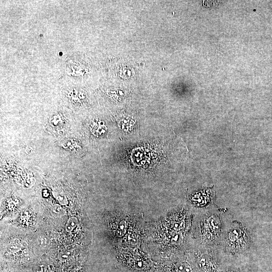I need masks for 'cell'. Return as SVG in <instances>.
<instances>
[{
  "label": "cell",
  "mask_w": 272,
  "mask_h": 272,
  "mask_svg": "<svg viewBox=\"0 0 272 272\" xmlns=\"http://www.w3.org/2000/svg\"><path fill=\"white\" fill-rule=\"evenodd\" d=\"M199 226V238L208 247L216 244L221 234V222L217 214H208L203 217Z\"/></svg>",
  "instance_id": "cell-1"
},
{
  "label": "cell",
  "mask_w": 272,
  "mask_h": 272,
  "mask_svg": "<svg viewBox=\"0 0 272 272\" xmlns=\"http://www.w3.org/2000/svg\"><path fill=\"white\" fill-rule=\"evenodd\" d=\"M20 248V245L18 244H12L9 245L7 248V250L9 252H12L15 250H19Z\"/></svg>",
  "instance_id": "cell-9"
},
{
  "label": "cell",
  "mask_w": 272,
  "mask_h": 272,
  "mask_svg": "<svg viewBox=\"0 0 272 272\" xmlns=\"http://www.w3.org/2000/svg\"><path fill=\"white\" fill-rule=\"evenodd\" d=\"M225 239L227 249L232 252L244 250L250 244V237L247 231L240 225L232 226Z\"/></svg>",
  "instance_id": "cell-2"
},
{
  "label": "cell",
  "mask_w": 272,
  "mask_h": 272,
  "mask_svg": "<svg viewBox=\"0 0 272 272\" xmlns=\"http://www.w3.org/2000/svg\"><path fill=\"white\" fill-rule=\"evenodd\" d=\"M79 223L78 220L76 217H72L70 218L65 225L66 231L68 232H71L77 227Z\"/></svg>",
  "instance_id": "cell-5"
},
{
  "label": "cell",
  "mask_w": 272,
  "mask_h": 272,
  "mask_svg": "<svg viewBox=\"0 0 272 272\" xmlns=\"http://www.w3.org/2000/svg\"><path fill=\"white\" fill-rule=\"evenodd\" d=\"M51 213L55 217H60L64 214V210L58 205H55L51 208Z\"/></svg>",
  "instance_id": "cell-6"
},
{
  "label": "cell",
  "mask_w": 272,
  "mask_h": 272,
  "mask_svg": "<svg viewBox=\"0 0 272 272\" xmlns=\"http://www.w3.org/2000/svg\"><path fill=\"white\" fill-rule=\"evenodd\" d=\"M53 194L60 203L61 205H65L66 203V199L62 193H55V194L53 193Z\"/></svg>",
  "instance_id": "cell-8"
},
{
  "label": "cell",
  "mask_w": 272,
  "mask_h": 272,
  "mask_svg": "<svg viewBox=\"0 0 272 272\" xmlns=\"http://www.w3.org/2000/svg\"><path fill=\"white\" fill-rule=\"evenodd\" d=\"M75 254V251L72 249H70L61 252L59 255V258L64 260L72 256Z\"/></svg>",
  "instance_id": "cell-7"
},
{
  "label": "cell",
  "mask_w": 272,
  "mask_h": 272,
  "mask_svg": "<svg viewBox=\"0 0 272 272\" xmlns=\"http://www.w3.org/2000/svg\"><path fill=\"white\" fill-rule=\"evenodd\" d=\"M227 272H234V271H232V270H231V271H227Z\"/></svg>",
  "instance_id": "cell-10"
},
{
  "label": "cell",
  "mask_w": 272,
  "mask_h": 272,
  "mask_svg": "<svg viewBox=\"0 0 272 272\" xmlns=\"http://www.w3.org/2000/svg\"><path fill=\"white\" fill-rule=\"evenodd\" d=\"M173 272H193V271L192 268L188 263L180 262L174 265Z\"/></svg>",
  "instance_id": "cell-4"
},
{
  "label": "cell",
  "mask_w": 272,
  "mask_h": 272,
  "mask_svg": "<svg viewBox=\"0 0 272 272\" xmlns=\"http://www.w3.org/2000/svg\"><path fill=\"white\" fill-rule=\"evenodd\" d=\"M194 261L198 272H219V262L216 254L209 249L194 253Z\"/></svg>",
  "instance_id": "cell-3"
}]
</instances>
